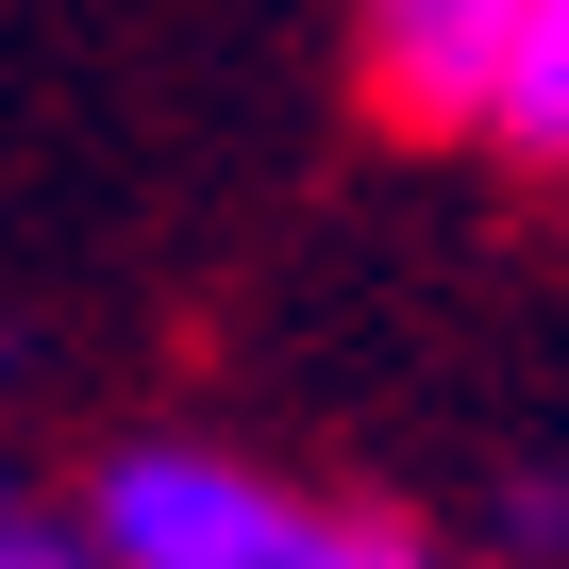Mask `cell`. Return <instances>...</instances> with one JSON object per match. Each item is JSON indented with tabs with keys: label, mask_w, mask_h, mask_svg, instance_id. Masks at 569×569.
<instances>
[{
	"label": "cell",
	"mask_w": 569,
	"mask_h": 569,
	"mask_svg": "<svg viewBox=\"0 0 569 569\" xmlns=\"http://www.w3.org/2000/svg\"><path fill=\"white\" fill-rule=\"evenodd\" d=\"M101 552H118V569H319L336 519L284 502V486L234 469V452H118V469H101Z\"/></svg>",
	"instance_id": "cell-1"
},
{
	"label": "cell",
	"mask_w": 569,
	"mask_h": 569,
	"mask_svg": "<svg viewBox=\"0 0 569 569\" xmlns=\"http://www.w3.org/2000/svg\"><path fill=\"white\" fill-rule=\"evenodd\" d=\"M519 18H536V0H369V84H386V118H419V134L486 118Z\"/></svg>",
	"instance_id": "cell-2"
},
{
	"label": "cell",
	"mask_w": 569,
	"mask_h": 569,
	"mask_svg": "<svg viewBox=\"0 0 569 569\" xmlns=\"http://www.w3.org/2000/svg\"><path fill=\"white\" fill-rule=\"evenodd\" d=\"M486 134L536 151V168H569V0L519 18V51H502V84H486Z\"/></svg>",
	"instance_id": "cell-3"
},
{
	"label": "cell",
	"mask_w": 569,
	"mask_h": 569,
	"mask_svg": "<svg viewBox=\"0 0 569 569\" xmlns=\"http://www.w3.org/2000/svg\"><path fill=\"white\" fill-rule=\"evenodd\" d=\"M0 569H68V552H51V536H0Z\"/></svg>",
	"instance_id": "cell-4"
}]
</instances>
